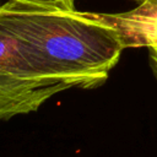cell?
<instances>
[{"mask_svg": "<svg viewBox=\"0 0 157 157\" xmlns=\"http://www.w3.org/2000/svg\"><path fill=\"white\" fill-rule=\"evenodd\" d=\"M0 31L90 88L108 78L124 50L115 31L75 9L6 0L0 6Z\"/></svg>", "mask_w": 157, "mask_h": 157, "instance_id": "6da1fadb", "label": "cell"}, {"mask_svg": "<svg viewBox=\"0 0 157 157\" xmlns=\"http://www.w3.org/2000/svg\"><path fill=\"white\" fill-rule=\"evenodd\" d=\"M77 88L70 81L29 78L0 70V121L37 112L54 96Z\"/></svg>", "mask_w": 157, "mask_h": 157, "instance_id": "7a4b0ae2", "label": "cell"}, {"mask_svg": "<svg viewBox=\"0 0 157 157\" xmlns=\"http://www.w3.org/2000/svg\"><path fill=\"white\" fill-rule=\"evenodd\" d=\"M90 13L117 32L124 49L157 48V1H141L136 7L125 12Z\"/></svg>", "mask_w": 157, "mask_h": 157, "instance_id": "3957f363", "label": "cell"}, {"mask_svg": "<svg viewBox=\"0 0 157 157\" xmlns=\"http://www.w3.org/2000/svg\"><path fill=\"white\" fill-rule=\"evenodd\" d=\"M0 70L17 76L29 78H54L70 81L77 88H90L88 85L77 77L66 75L36 55L32 50L17 42L11 36L0 31Z\"/></svg>", "mask_w": 157, "mask_h": 157, "instance_id": "277c9868", "label": "cell"}, {"mask_svg": "<svg viewBox=\"0 0 157 157\" xmlns=\"http://www.w3.org/2000/svg\"><path fill=\"white\" fill-rule=\"evenodd\" d=\"M26 4H34L42 6H56L61 9H74V0H15Z\"/></svg>", "mask_w": 157, "mask_h": 157, "instance_id": "5b68a950", "label": "cell"}, {"mask_svg": "<svg viewBox=\"0 0 157 157\" xmlns=\"http://www.w3.org/2000/svg\"><path fill=\"white\" fill-rule=\"evenodd\" d=\"M150 59L152 63V67L157 75V48H151L150 50Z\"/></svg>", "mask_w": 157, "mask_h": 157, "instance_id": "8992f818", "label": "cell"}, {"mask_svg": "<svg viewBox=\"0 0 157 157\" xmlns=\"http://www.w3.org/2000/svg\"><path fill=\"white\" fill-rule=\"evenodd\" d=\"M137 1H140V2H141V1H146V0H137ZM148 1H157V0H148Z\"/></svg>", "mask_w": 157, "mask_h": 157, "instance_id": "52a82bcc", "label": "cell"}, {"mask_svg": "<svg viewBox=\"0 0 157 157\" xmlns=\"http://www.w3.org/2000/svg\"><path fill=\"white\" fill-rule=\"evenodd\" d=\"M4 2H5V1H1V0H0V6H1V5L4 4Z\"/></svg>", "mask_w": 157, "mask_h": 157, "instance_id": "ba28073f", "label": "cell"}]
</instances>
